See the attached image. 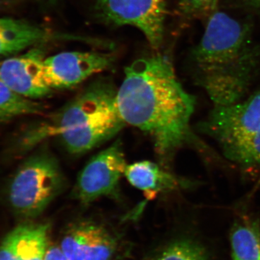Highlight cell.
Listing matches in <instances>:
<instances>
[{
  "label": "cell",
  "instance_id": "4fadbf2b",
  "mask_svg": "<svg viewBox=\"0 0 260 260\" xmlns=\"http://www.w3.org/2000/svg\"><path fill=\"white\" fill-rule=\"evenodd\" d=\"M49 225L24 224L15 228L0 245V260H44Z\"/></svg>",
  "mask_w": 260,
  "mask_h": 260
},
{
  "label": "cell",
  "instance_id": "6da1fadb",
  "mask_svg": "<svg viewBox=\"0 0 260 260\" xmlns=\"http://www.w3.org/2000/svg\"><path fill=\"white\" fill-rule=\"evenodd\" d=\"M117 104L126 125L150 138L164 167L184 148L193 149L208 164L223 162L191 127L196 99L179 81L168 56L141 58L126 68Z\"/></svg>",
  "mask_w": 260,
  "mask_h": 260
},
{
  "label": "cell",
  "instance_id": "7a4b0ae2",
  "mask_svg": "<svg viewBox=\"0 0 260 260\" xmlns=\"http://www.w3.org/2000/svg\"><path fill=\"white\" fill-rule=\"evenodd\" d=\"M117 90L106 78L94 80L68 104L22 139L23 148L57 138L72 155H80L107 143L126 125L117 104Z\"/></svg>",
  "mask_w": 260,
  "mask_h": 260
},
{
  "label": "cell",
  "instance_id": "3957f363",
  "mask_svg": "<svg viewBox=\"0 0 260 260\" xmlns=\"http://www.w3.org/2000/svg\"><path fill=\"white\" fill-rule=\"evenodd\" d=\"M195 129L213 140L225 160L242 172L251 141L260 129V89L234 104L214 105Z\"/></svg>",
  "mask_w": 260,
  "mask_h": 260
},
{
  "label": "cell",
  "instance_id": "ffe728a7",
  "mask_svg": "<svg viewBox=\"0 0 260 260\" xmlns=\"http://www.w3.org/2000/svg\"><path fill=\"white\" fill-rule=\"evenodd\" d=\"M44 260H68L61 251L59 246H53L48 248Z\"/></svg>",
  "mask_w": 260,
  "mask_h": 260
},
{
  "label": "cell",
  "instance_id": "277c9868",
  "mask_svg": "<svg viewBox=\"0 0 260 260\" xmlns=\"http://www.w3.org/2000/svg\"><path fill=\"white\" fill-rule=\"evenodd\" d=\"M251 30L250 24L226 13H212L204 35L191 52L193 80L235 64L250 49Z\"/></svg>",
  "mask_w": 260,
  "mask_h": 260
},
{
  "label": "cell",
  "instance_id": "ba28073f",
  "mask_svg": "<svg viewBox=\"0 0 260 260\" xmlns=\"http://www.w3.org/2000/svg\"><path fill=\"white\" fill-rule=\"evenodd\" d=\"M260 71V45L251 47L235 64L195 80L214 105H229L249 95Z\"/></svg>",
  "mask_w": 260,
  "mask_h": 260
},
{
  "label": "cell",
  "instance_id": "8fae6325",
  "mask_svg": "<svg viewBox=\"0 0 260 260\" xmlns=\"http://www.w3.org/2000/svg\"><path fill=\"white\" fill-rule=\"evenodd\" d=\"M42 49H34L26 54L0 61V80L15 93L37 100L52 93L44 78Z\"/></svg>",
  "mask_w": 260,
  "mask_h": 260
},
{
  "label": "cell",
  "instance_id": "d6986e66",
  "mask_svg": "<svg viewBox=\"0 0 260 260\" xmlns=\"http://www.w3.org/2000/svg\"><path fill=\"white\" fill-rule=\"evenodd\" d=\"M243 174L254 176L257 179L256 185L260 186V129L251 141Z\"/></svg>",
  "mask_w": 260,
  "mask_h": 260
},
{
  "label": "cell",
  "instance_id": "44dd1931",
  "mask_svg": "<svg viewBox=\"0 0 260 260\" xmlns=\"http://www.w3.org/2000/svg\"><path fill=\"white\" fill-rule=\"evenodd\" d=\"M246 5L255 9H260V0H244Z\"/></svg>",
  "mask_w": 260,
  "mask_h": 260
},
{
  "label": "cell",
  "instance_id": "ac0fdd59",
  "mask_svg": "<svg viewBox=\"0 0 260 260\" xmlns=\"http://www.w3.org/2000/svg\"><path fill=\"white\" fill-rule=\"evenodd\" d=\"M219 0H179V11L186 19L209 17L216 11Z\"/></svg>",
  "mask_w": 260,
  "mask_h": 260
},
{
  "label": "cell",
  "instance_id": "8992f818",
  "mask_svg": "<svg viewBox=\"0 0 260 260\" xmlns=\"http://www.w3.org/2000/svg\"><path fill=\"white\" fill-rule=\"evenodd\" d=\"M126 166L122 144L117 140L88 160L78 174L73 196L83 205L106 197L116 198Z\"/></svg>",
  "mask_w": 260,
  "mask_h": 260
},
{
  "label": "cell",
  "instance_id": "7402d4cb",
  "mask_svg": "<svg viewBox=\"0 0 260 260\" xmlns=\"http://www.w3.org/2000/svg\"><path fill=\"white\" fill-rule=\"evenodd\" d=\"M48 1L53 2L54 1V0H48Z\"/></svg>",
  "mask_w": 260,
  "mask_h": 260
},
{
  "label": "cell",
  "instance_id": "5bb4252c",
  "mask_svg": "<svg viewBox=\"0 0 260 260\" xmlns=\"http://www.w3.org/2000/svg\"><path fill=\"white\" fill-rule=\"evenodd\" d=\"M64 38L70 39L51 34L25 20L0 18V57L14 55L39 43Z\"/></svg>",
  "mask_w": 260,
  "mask_h": 260
},
{
  "label": "cell",
  "instance_id": "9a60e30c",
  "mask_svg": "<svg viewBox=\"0 0 260 260\" xmlns=\"http://www.w3.org/2000/svg\"><path fill=\"white\" fill-rule=\"evenodd\" d=\"M232 260H260V230L255 220L243 216L231 235Z\"/></svg>",
  "mask_w": 260,
  "mask_h": 260
},
{
  "label": "cell",
  "instance_id": "52a82bcc",
  "mask_svg": "<svg viewBox=\"0 0 260 260\" xmlns=\"http://www.w3.org/2000/svg\"><path fill=\"white\" fill-rule=\"evenodd\" d=\"M95 9L105 23L136 27L153 49L161 45L167 0H95Z\"/></svg>",
  "mask_w": 260,
  "mask_h": 260
},
{
  "label": "cell",
  "instance_id": "5b68a950",
  "mask_svg": "<svg viewBox=\"0 0 260 260\" xmlns=\"http://www.w3.org/2000/svg\"><path fill=\"white\" fill-rule=\"evenodd\" d=\"M67 186V179L57 159L40 152L20 166L12 179L9 199L20 215L34 218L42 214Z\"/></svg>",
  "mask_w": 260,
  "mask_h": 260
},
{
  "label": "cell",
  "instance_id": "7c38bea8",
  "mask_svg": "<svg viewBox=\"0 0 260 260\" xmlns=\"http://www.w3.org/2000/svg\"><path fill=\"white\" fill-rule=\"evenodd\" d=\"M124 177L132 186L143 191L148 200L171 191L192 189L201 183L179 177L160 164L140 160L126 166Z\"/></svg>",
  "mask_w": 260,
  "mask_h": 260
},
{
  "label": "cell",
  "instance_id": "e0dca14e",
  "mask_svg": "<svg viewBox=\"0 0 260 260\" xmlns=\"http://www.w3.org/2000/svg\"><path fill=\"white\" fill-rule=\"evenodd\" d=\"M150 260H210L205 249L189 239L169 244Z\"/></svg>",
  "mask_w": 260,
  "mask_h": 260
},
{
  "label": "cell",
  "instance_id": "2e32d148",
  "mask_svg": "<svg viewBox=\"0 0 260 260\" xmlns=\"http://www.w3.org/2000/svg\"><path fill=\"white\" fill-rule=\"evenodd\" d=\"M43 112L44 108L37 101L15 93L0 80V121L36 115Z\"/></svg>",
  "mask_w": 260,
  "mask_h": 260
},
{
  "label": "cell",
  "instance_id": "9c48e42d",
  "mask_svg": "<svg viewBox=\"0 0 260 260\" xmlns=\"http://www.w3.org/2000/svg\"><path fill=\"white\" fill-rule=\"evenodd\" d=\"M114 60V56L104 53H60L44 59V78L53 91L70 89L110 68Z\"/></svg>",
  "mask_w": 260,
  "mask_h": 260
},
{
  "label": "cell",
  "instance_id": "30bf717a",
  "mask_svg": "<svg viewBox=\"0 0 260 260\" xmlns=\"http://www.w3.org/2000/svg\"><path fill=\"white\" fill-rule=\"evenodd\" d=\"M59 246L68 260H114L119 249L115 236L92 221L70 225Z\"/></svg>",
  "mask_w": 260,
  "mask_h": 260
}]
</instances>
